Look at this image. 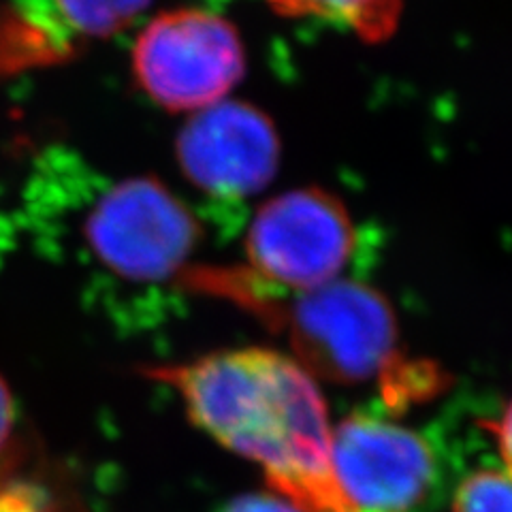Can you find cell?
<instances>
[{"label":"cell","mask_w":512,"mask_h":512,"mask_svg":"<svg viewBox=\"0 0 512 512\" xmlns=\"http://www.w3.org/2000/svg\"><path fill=\"white\" fill-rule=\"evenodd\" d=\"M148 374L180 395L192 423L256 463L271 491L301 512H359L333 472L327 406L293 359L239 348Z\"/></svg>","instance_id":"1"},{"label":"cell","mask_w":512,"mask_h":512,"mask_svg":"<svg viewBox=\"0 0 512 512\" xmlns=\"http://www.w3.org/2000/svg\"><path fill=\"white\" fill-rule=\"evenodd\" d=\"M188 291L233 301L284 333L310 376L359 384L397 363V320L389 299L357 280H333L306 293H280L256 282L244 267L190 269Z\"/></svg>","instance_id":"2"},{"label":"cell","mask_w":512,"mask_h":512,"mask_svg":"<svg viewBox=\"0 0 512 512\" xmlns=\"http://www.w3.org/2000/svg\"><path fill=\"white\" fill-rule=\"evenodd\" d=\"M199 237L195 216L152 178L103 186L82 218L92 263L126 288L180 284Z\"/></svg>","instance_id":"3"},{"label":"cell","mask_w":512,"mask_h":512,"mask_svg":"<svg viewBox=\"0 0 512 512\" xmlns=\"http://www.w3.org/2000/svg\"><path fill=\"white\" fill-rule=\"evenodd\" d=\"M357 239L355 222L329 192L291 190L256 212L244 269L271 291L306 293L340 278L357 252Z\"/></svg>","instance_id":"4"},{"label":"cell","mask_w":512,"mask_h":512,"mask_svg":"<svg viewBox=\"0 0 512 512\" xmlns=\"http://www.w3.org/2000/svg\"><path fill=\"white\" fill-rule=\"evenodd\" d=\"M139 84L169 109L216 105L244 75L235 28L205 11L160 15L135 45Z\"/></svg>","instance_id":"5"},{"label":"cell","mask_w":512,"mask_h":512,"mask_svg":"<svg viewBox=\"0 0 512 512\" xmlns=\"http://www.w3.org/2000/svg\"><path fill=\"white\" fill-rule=\"evenodd\" d=\"M331 461L338 485L359 512H410L436 480L427 440L374 414H352L331 431Z\"/></svg>","instance_id":"6"},{"label":"cell","mask_w":512,"mask_h":512,"mask_svg":"<svg viewBox=\"0 0 512 512\" xmlns=\"http://www.w3.org/2000/svg\"><path fill=\"white\" fill-rule=\"evenodd\" d=\"M186 178L207 195L235 203L274 180L280 141L274 124L246 103H216L201 109L178 139Z\"/></svg>","instance_id":"7"},{"label":"cell","mask_w":512,"mask_h":512,"mask_svg":"<svg viewBox=\"0 0 512 512\" xmlns=\"http://www.w3.org/2000/svg\"><path fill=\"white\" fill-rule=\"evenodd\" d=\"M148 5L150 0H20L7 18V56L20 67L67 58L126 28Z\"/></svg>","instance_id":"8"},{"label":"cell","mask_w":512,"mask_h":512,"mask_svg":"<svg viewBox=\"0 0 512 512\" xmlns=\"http://www.w3.org/2000/svg\"><path fill=\"white\" fill-rule=\"evenodd\" d=\"M278 13L344 26L367 41H382L399 20L402 0H271Z\"/></svg>","instance_id":"9"},{"label":"cell","mask_w":512,"mask_h":512,"mask_svg":"<svg viewBox=\"0 0 512 512\" xmlns=\"http://www.w3.org/2000/svg\"><path fill=\"white\" fill-rule=\"evenodd\" d=\"M453 512H510L508 470L480 468L463 478Z\"/></svg>","instance_id":"10"},{"label":"cell","mask_w":512,"mask_h":512,"mask_svg":"<svg viewBox=\"0 0 512 512\" xmlns=\"http://www.w3.org/2000/svg\"><path fill=\"white\" fill-rule=\"evenodd\" d=\"M222 512H301L291 502H286L274 491L271 493H250L231 500Z\"/></svg>","instance_id":"11"},{"label":"cell","mask_w":512,"mask_h":512,"mask_svg":"<svg viewBox=\"0 0 512 512\" xmlns=\"http://www.w3.org/2000/svg\"><path fill=\"white\" fill-rule=\"evenodd\" d=\"M15 425H18V408H15L9 384L0 376V457L7 453L15 438V429H18Z\"/></svg>","instance_id":"12"}]
</instances>
